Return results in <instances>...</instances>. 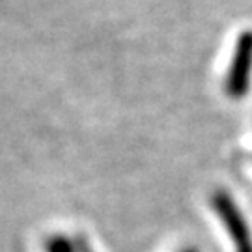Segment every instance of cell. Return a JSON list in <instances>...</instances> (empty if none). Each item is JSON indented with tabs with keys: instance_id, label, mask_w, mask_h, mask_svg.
<instances>
[{
	"instance_id": "1",
	"label": "cell",
	"mask_w": 252,
	"mask_h": 252,
	"mask_svg": "<svg viewBox=\"0 0 252 252\" xmlns=\"http://www.w3.org/2000/svg\"><path fill=\"white\" fill-rule=\"evenodd\" d=\"M252 71V32L245 30L237 36L232 63L226 77V94L232 99H243L251 84Z\"/></svg>"
},
{
	"instance_id": "2",
	"label": "cell",
	"mask_w": 252,
	"mask_h": 252,
	"mask_svg": "<svg viewBox=\"0 0 252 252\" xmlns=\"http://www.w3.org/2000/svg\"><path fill=\"white\" fill-rule=\"evenodd\" d=\"M211 204L215 207L217 215L224 222L235 247V252H252V235L232 196L226 190H215L211 196Z\"/></svg>"
},
{
	"instance_id": "3",
	"label": "cell",
	"mask_w": 252,
	"mask_h": 252,
	"mask_svg": "<svg viewBox=\"0 0 252 252\" xmlns=\"http://www.w3.org/2000/svg\"><path fill=\"white\" fill-rule=\"evenodd\" d=\"M73 252H94L88 241L82 235H75L73 237Z\"/></svg>"
},
{
	"instance_id": "4",
	"label": "cell",
	"mask_w": 252,
	"mask_h": 252,
	"mask_svg": "<svg viewBox=\"0 0 252 252\" xmlns=\"http://www.w3.org/2000/svg\"><path fill=\"white\" fill-rule=\"evenodd\" d=\"M183 252H200V251H198V249H192V247H190V249H185Z\"/></svg>"
}]
</instances>
